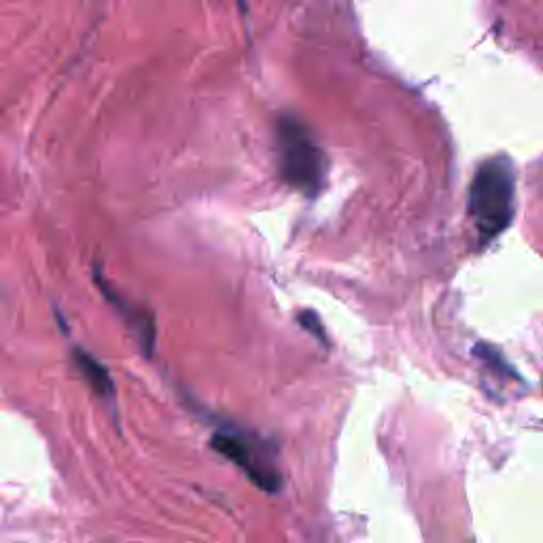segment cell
<instances>
[{"label":"cell","instance_id":"4","mask_svg":"<svg viewBox=\"0 0 543 543\" xmlns=\"http://www.w3.org/2000/svg\"><path fill=\"white\" fill-rule=\"evenodd\" d=\"M73 355H75V365H77V370L81 372L83 380L90 384L98 397L111 401V406H113L115 404V384H113V378H111L107 367H104L94 355H90L83 348H75Z\"/></svg>","mask_w":543,"mask_h":543},{"label":"cell","instance_id":"5","mask_svg":"<svg viewBox=\"0 0 543 543\" xmlns=\"http://www.w3.org/2000/svg\"><path fill=\"white\" fill-rule=\"evenodd\" d=\"M300 321H302V325H304L308 331H312V334L317 336L319 340H325V331H323L321 325H319L317 314H314V312H302V314H300Z\"/></svg>","mask_w":543,"mask_h":543},{"label":"cell","instance_id":"3","mask_svg":"<svg viewBox=\"0 0 543 543\" xmlns=\"http://www.w3.org/2000/svg\"><path fill=\"white\" fill-rule=\"evenodd\" d=\"M213 446L227 461L240 467L259 488L276 493L283 486V478L276 467L274 448L264 437L238 425H221L210 437Z\"/></svg>","mask_w":543,"mask_h":543},{"label":"cell","instance_id":"2","mask_svg":"<svg viewBox=\"0 0 543 543\" xmlns=\"http://www.w3.org/2000/svg\"><path fill=\"white\" fill-rule=\"evenodd\" d=\"M467 210L484 242L505 230L514 215V172L510 164L497 157L478 168L469 187Z\"/></svg>","mask_w":543,"mask_h":543},{"label":"cell","instance_id":"1","mask_svg":"<svg viewBox=\"0 0 543 543\" xmlns=\"http://www.w3.org/2000/svg\"><path fill=\"white\" fill-rule=\"evenodd\" d=\"M278 168L289 187L304 196H317L325 187L327 157L312 138L304 121L295 115H280L276 121Z\"/></svg>","mask_w":543,"mask_h":543}]
</instances>
